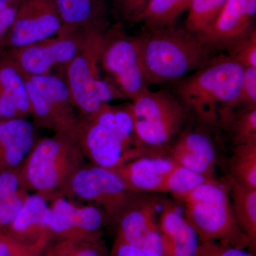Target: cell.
<instances>
[{"label":"cell","instance_id":"6da1fadb","mask_svg":"<svg viewBox=\"0 0 256 256\" xmlns=\"http://www.w3.org/2000/svg\"><path fill=\"white\" fill-rule=\"evenodd\" d=\"M148 86L176 82L212 56L206 41L186 28H144L138 36Z\"/></svg>","mask_w":256,"mask_h":256},{"label":"cell","instance_id":"7a4b0ae2","mask_svg":"<svg viewBox=\"0 0 256 256\" xmlns=\"http://www.w3.org/2000/svg\"><path fill=\"white\" fill-rule=\"evenodd\" d=\"M244 68L228 55L212 56L194 73L175 82L174 95L202 120L217 122L239 107Z\"/></svg>","mask_w":256,"mask_h":256},{"label":"cell","instance_id":"3957f363","mask_svg":"<svg viewBox=\"0 0 256 256\" xmlns=\"http://www.w3.org/2000/svg\"><path fill=\"white\" fill-rule=\"evenodd\" d=\"M86 166L76 132H58L34 144L20 166L22 188L48 201L63 195L68 182Z\"/></svg>","mask_w":256,"mask_h":256},{"label":"cell","instance_id":"277c9868","mask_svg":"<svg viewBox=\"0 0 256 256\" xmlns=\"http://www.w3.org/2000/svg\"><path fill=\"white\" fill-rule=\"evenodd\" d=\"M230 188L212 178L180 200L185 218L198 235L200 242H218L250 249L248 238L239 227L230 202Z\"/></svg>","mask_w":256,"mask_h":256},{"label":"cell","instance_id":"5b68a950","mask_svg":"<svg viewBox=\"0 0 256 256\" xmlns=\"http://www.w3.org/2000/svg\"><path fill=\"white\" fill-rule=\"evenodd\" d=\"M134 131L144 148H162L182 127L188 110L178 97L162 90L146 88L132 99Z\"/></svg>","mask_w":256,"mask_h":256},{"label":"cell","instance_id":"8992f818","mask_svg":"<svg viewBox=\"0 0 256 256\" xmlns=\"http://www.w3.org/2000/svg\"><path fill=\"white\" fill-rule=\"evenodd\" d=\"M63 195L95 205L105 212L108 222H118L140 193L130 191L114 170L86 165L72 176Z\"/></svg>","mask_w":256,"mask_h":256},{"label":"cell","instance_id":"52a82bcc","mask_svg":"<svg viewBox=\"0 0 256 256\" xmlns=\"http://www.w3.org/2000/svg\"><path fill=\"white\" fill-rule=\"evenodd\" d=\"M76 132L84 156L95 166L106 169H116L144 151V148L124 139L118 130L98 124L89 117L82 128L77 126Z\"/></svg>","mask_w":256,"mask_h":256},{"label":"cell","instance_id":"ba28073f","mask_svg":"<svg viewBox=\"0 0 256 256\" xmlns=\"http://www.w3.org/2000/svg\"><path fill=\"white\" fill-rule=\"evenodd\" d=\"M162 204L156 197L140 195L118 220L116 238L152 256H162L158 217Z\"/></svg>","mask_w":256,"mask_h":256},{"label":"cell","instance_id":"9c48e42d","mask_svg":"<svg viewBox=\"0 0 256 256\" xmlns=\"http://www.w3.org/2000/svg\"><path fill=\"white\" fill-rule=\"evenodd\" d=\"M50 201L52 238L101 242L102 226L108 220L100 208L92 204L76 206L64 195Z\"/></svg>","mask_w":256,"mask_h":256},{"label":"cell","instance_id":"30bf717a","mask_svg":"<svg viewBox=\"0 0 256 256\" xmlns=\"http://www.w3.org/2000/svg\"><path fill=\"white\" fill-rule=\"evenodd\" d=\"M101 56L122 95L132 100L148 88L138 36L118 37L102 46Z\"/></svg>","mask_w":256,"mask_h":256},{"label":"cell","instance_id":"8fae6325","mask_svg":"<svg viewBox=\"0 0 256 256\" xmlns=\"http://www.w3.org/2000/svg\"><path fill=\"white\" fill-rule=\"evenodd\" d=\"M60 28L54 0H26L16 12L12 30V44L26 46L54 34Z\"/></svg>","mask_w":256,"mask_h":256},{"label":"cell","instance_id":"7c38bea8","mask_svg":"<svg viewBox=\"0 0 256 256\" xmlns=\"http://www.w3.org/2000/svg\"><path fill=\"white\" fill-rule=\"evenodd\" d=\"M68 78L70 96L82 112L88 116L120 96L114 86L98 76L95 66L85 57H76L70 62Z\"/></svg>","mask_w":256,"mask_h":256},{"label":"cell","instance_id":"4fadbf2b","mask_svg":"<svg viewBox=\"0 0 256 256\" xmlns=\"http://www.w3.org/2000/svg\"><path fill=\"white\" fill-rule=\"evenodd\" d=\"M256 0H227L204 37L210 50H226L255 28Z\"/></svg>","mask_w":256,"mask_h":256},{"label":"cell","instance_id":"5bb4252c","mask_svg":"<svg viewBox=\"0 0 256 256\" xmlns=\"http://www.w3.org/2000/svg\"><path fill=\"white\" fill-rule=\"evenodd\" d=\"M158 223L162 256H196L200 244L198 235L174 204L162 203Z\"/></svg>","mask_w":256,"mask_h":256},{"label":"cell","instance_id":"9a60e30c","mask_svg":"<svg viewBox=\"0 0 256 256\" xmlns=\"http://www.w3.org/2000/svg\"><path fill=\"white\" fill-rule=\"evenodd\" d=\"M176 164L170 156H140L112 170L130 191L160 192L165 178Z\"/></svg>","mask_w":256,"mask_h":256},{"label":"cell","instance_id":"2e32d148","mask_svg":"<svg viewBox=\"0 0 256 256\" xmlns=\"http://www.w3.org/2000/svg\"><path fill=\"white\" fill-rule=\"evenodd\" d=\"M170 158L178 165L212 176L216 162L214 143L206 133L190 130L183 133L170 149Z\"/></svg>","mask_w":256,"mask_h":256},{"label":"cell","instance_id":"e0dca14e","mask_svg":"<svg viewBox=\"0 0 256 256\" xmlns=\"http://www.w3.org/2000/svg\"><path fill=\"white\" fill-rule=\"evenodd\" d=\"M33 124L24 119L0 121V172L21 166L34 146Z\"/></svg>","mask_w":256,"mask_h":256},{"label":"cell","instance_id":"ac0fdd59","mask_svg":"<svg viewBox=\"0 0 256 256\" xmlns=\"http://www.w3.org/2000/svg\"><path fill=\"white\" fill-rule=\"evenodd\" d=\"M50 205L44 197L28 194L21 210L9 226L2 232L21 242H33L52 234L50 230Z\"/></svg>","mask_w":256,"mask_h":256},{"label":"cell","instance_id":"d6986e66","mask_svg":"<svg viewBox=\"0 0 256 256\" xmlns=\"http://www.w3.org/2000/svg\"><path fill=\"white\" fill-rule=\"evenodd\" d=\"M229 188L234 216L239 227L250 240L252 254L256 246V190L232 178Z\"/></svg>","mask_w":256,"mask_h":256},{"label":"cell","instance_id":"ffe728a7","mask_svg":"<svg viewBox=\"0 0 256 256\" xmlns=\"http://www.w3.org/2000/svg\"><path fill=\"white\" fill-rule=\"evenodd\" d=\"M191 0H152L136 22L144 28H164L175 25L176 20L188 10Z\"/></svg>","mask_w":256,"mask_h":256},{"label":"cell","instance_id":"44dd1931","mask_svg":"<svg viewBox=\"0 0 256 256\" xmlns=\"http://www.w3.org/2000/svg\"><path fill=\"white\" fill-rule=\"evenodd\" d=\"M224 111L218 122L228 130L236 146L256 142V108H240Z\"/></svg>","mask_w":256,"mask_h":256},{"label":"cell","instance_id":"7402d4cb","mask_svg":"<svg viewBox=\"0 0 256 256\" xmlns=\"http://www.w3.org/2000/svg\"><path fill=\"white\" fill-rule=\"evenodd\" d=\"M227 0H191L185 28L204 38Z\"/></svg>","mask_w":256,"mask_h":256},{"label":"cell","instance_id":"603a6c76","mask_svg":"<svg viewBox=\"0 0 256 256\" xmlns=\"http://www.w3.org/2000/svg\"><path fill=\"white\" fill-rule=\"evenodd\" d=\"M232 180L256 190V142L238 144L230 162Z\"/></svg>","mask_w":256,"mask_h":256},{"label":"cell","instance_id":"cb8c5ba5","mask_svg":"<svg viewBox=\"0 0 256 256\" xmlns=\"http://www.w3.org/2000/svg\"><path fill=\"white\" fill-rule=\"evenodd\" d=\"M212 178H213L212 176L200 174L176 164L165 178L160 192H170L181 198Z\"/></svg>","mask_w":256,"mask_h":256},{"label":"cell","instance_id":"d4e9b609","mask_svg":"<svg viewBox=\"0 0 256 256\" xmlns=\"http://www.w3.org/2000/svg\"><path fill=\"white\" fill-rule=\"evenodd\" d=\"M101 242L53 238L47 246L43 256H104Z\"/></svg>","mask_w":256,"mask_h":256},{"label":"cell","instance_id":"484cf974","mask_svg":"<svg viewBox=\"0 0 256 256\" xmlns=\"http://www.w3.org/2000/svg\"><path fill=\"white\" fill-rule=\"evenodd\" d=\"M57 64L52 44L46 46H30L20 56V64L30 76L46 74L52 66Z\"/></svg>","mask_w":256,"mask_h":256},{"label":"cell","instance_id":"4316f807","mask_svg":"<svg viewBox=\"0 0 256 256\" xmlns=\"http://www.w3.org/2000/svg\"><path fill=\"white\" fill-rule=\"evenodd\" d=\"M0 88L12 98L18 114L31 112L25 80L14 68L5 67L0 70Z\"/></svg>","mask_w":256,"mask_h":256},{"label":"cell","instance_id":"83f0119b","mask_svg":"<svg viewBox=\"0 0 256 256\" xmlns=\"http://www.w3.org/2000/svg\"><path fill=\"white\" fill-rule=\"evenodd\" d=\"M30 80L50 98L60 112L68 118L74 120L72 116L64 114V108L66 107L70 94L68 86L60 79L46 74L43 75L30 76Z\"/></svg>","mask_w":256,"mask_h":256},{"label":"cell","instance_id":"f1b7e54d","mask_svg":"<svg viewBox=\"0 0 256 256\" xmlns=\"http://www.w3.org/2000/svg\"><path fill=\"white\" fill-rule=\"evenodd\" d=\"M52 236L33 242H21L4 232H0V256H43Z\"/></svg>","mask_w":256,"mask_h":256},{"label":"cell","instance_id":"f546056e","mask_svg":"<svg viewBox=\"0 0 256 256\" xmlns=\"http://www.w3.org/2000/svg\"><path fill=\"white\" fill-rule=\"evenodd\" d=\"M58 15L65 22L87 21L94 13V0H54Z\"/></svg>","mask_w":256,"mask_h":256},{"label":"cell","instance_id":"4dcf8cb0","mask_svg":"<svg viewBox=\"0 0 256 256\" xmlns=\"http://www.w3.org/2000/svg\"><path fill=\"white\" fill-rule=\"evenodd\" d=\"M228 56L244 68H256V28L226 50Z\"/></svg>","mask_w":256,"mask_h":256},{"label":"cell","instance_id":"1f68e13d","mask_svg":"<svg viewBox=\"0 0 256 256\" xmlns=\"http://www.w3.org/2000/svg\"><path fill=\"white\" fill-rule=\"evenodd\" d=\"M28 194L24 188L8 198L0 200V232L4 230L21 210Z\"/></svg>","mask_w":256,"mask_h":256},{"label":"cell","instance_id":"d6a6232c","mask_svg":"<svg viewBox=\"0 0 256 256\" xmlns=\"http://www.w3.org/2000/svg\"><path fill=\"white\" fill-rule=\"evenodd\" d=\"M196 256H255L244 248L232 246L218 242H200Z\"/></svg>","mask_w":256,"mask_h":256},{"label":"cell","instance_id":"836d02e7","mask_svg":"<svg viewBox=\"0 0 256 256\" xmlns=\"http://www.w3.org/2000/svg\"><path fill=\"white\" fill-rule=\"evenodd\" d=\"M238 108H256V68H244Z\"/></svg>","mask_w":256,"mask_h":256},{"label":"cell","instance_id":"e575fe53","mask_svg":"<svg viewBox=\"0 0 256 256\" xmlns=\"http://www.w3.org/2000/svg\"><path fill=\"white\" fill-rule=\"evenodd\" d=\"M20 166L16 169L0 172V200L14 194L23 188Z\"/></svg>","mask_w":256,"mask_h":256},{"label":"cell","instance_id":"d590c367","mask_svg":"<svg viewBox=\"0 0 256 256\" xmlns=\"http://www.w3.org/2000/svg\"><path fill=\"white\" fill-rule=\"evenodd\" d=\"M152 0H124L118 5L122 16L131 22L136 23V20L146 10Z\"/></svg>","mask_w":256,"mask_h":256},{"label":"cell","instance_id":"8d00e7d4","mask_svg":"<svg viewBox=\"0 0 256 256\" xmlns=\"http://www.w3.org/2000/svg\"><path fill=\"white\" fill-rule=\"evenodd\" d=\"M109 256H152L138 248L129 245L118 238H114Z\"/></svg>","mask_w":256,"mask_h":256},{"label":"cell","instance_id":"74e56055","mask_svg":"<svg viewBox=\"0 0 256 256\" xmlns=\"http://www.w3.org/2000/svg\"><path fill=\"white\" fill-rule=\"evenodd\" d=\"M0 114L4 120L16 118L20 116L12 98L0 88Z\"/></svg>","mask_w":256,"mask_h":256},{"label":"cell","instance_id":"f35d334b","mask_svg":"<svg viewBox=\"0 0 256 256\" xmlns=\"http://www.w3.org/2000/svg\"><path fill=\"white\" fill-rule=\"evenodd\" d=\"M16 14V10L9 6L0 12V36L12 26Z\"/></svg>","mask_w":256,"mask_h":256},{"label":"cell","instance_id":"ab89813d","mask_svg":"<svg viewBox=\"0 0 256 256\" xmlns=\"http://www.w3.org/2000/svg\"><path fill=\"white\" fill-rule=\"evenodd\" d=\"M8 3L0 2V12H1L2 10L5 9V8H8Z\"/></svg>","mask_w":256,"mask_h":256},{"label":"cell","instance_id":"60d3db41","mask_svg":"<svg viewBox=\"0 0 256 256\" xmlns=\"http://www.w3.org/2000/svg\"><path fill=\"white\" fill-rule=\"evenodd\" d=\"M114 1H116V2L117 3L118 6V5L120 4L124 0H114Z\"/></svg>","mask_w":256,"mask_h":256},{"label":"cell","instance_id":"b9f144b4","mask_svg":"<svg viewBox=\"0 0 256 256\" xmlns=\"http://www.w3.org/2000/svg\"><path fill=\"white\" fill-rule=\"evenodd\" d=\"M9 1V0H0V2H6Z\"/></svg>","mask_w":256,"mask_h":256},{"label":"cell","instance_id":"7bdbcfd3","mask_svg":"<svg viewBox=\"0 0 256 256\" xmlns=\"http://www.w3.org/2000/svg\"><path fill=\"white\" fill-rule=\"evenodd\" d=\"M0 118H1V114H0Z\"/></svg>","mask_w":256,"mask_h":256}]
</instances>
